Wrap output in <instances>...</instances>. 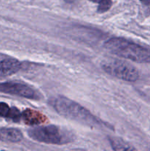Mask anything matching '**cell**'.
<instances>
[{"label": "cell", "mask_w": 150, "mask_h": 151, "mask_svg": "<svg viewBox=\"0 0 150 151\" xmlns=\"http://www.w3.org/2000/svg\"><path fill=\"white\" fill-rule=\"evenodd\" d=\"M21 118V114L20 111L16 107L10 108V112H9L7 119H11L12 121L15 122H18L20 121Z\"/></svg>", "instance_id": "cell-11"}, {"label": "cell", "mask_w": 150, "mask_h": 151, "mask_svg": "<svg viewBox=\"0 0 150 151\" xmlns=\"http://www.w3.org/2000/svg\"><path fill=\"white\" fill-rule=\"evenodd\" d=\"M112 54L137 63H150V50L121 38H112L104 43Z\"/></svg>", "instance_id": "cell-2"}, {"label": "cell", "mask_w": 150, "mask_h": 151, "mask_svg": "<svg viewBox=\"0 0 150 151\" xmlns=\"http://www.w3.org/2000/svg\"><path fill=\"white\" fill-rule=\"evenodd\" d=\"M0 92L19 96L26 99L39 100L41 94L26 84L19 82L0 83Z\"/></svg>", "instance_id": "cell-5"}, {"label": "cell", "mask_w": 150, "mask_h": 151, "mask_svg": "<svg viewBox=\"0 0 150 151\" xmlns=\"http://www.w3.org/2000/svg\"><path fill=\"white\" fill-rule=\"evenodd\" d=\"M51 107L62 116L82 122L90 126H104L103 121L96 117L81 105L63 96H56L49 100Z\"/></svg>", "instance_id": "cell-1"}, {"label": "cell", "mask_w": 150, "mask_h": 151, "mask_svg": "<svg viewBox=\"0 0 150 151\" xmlns=\"http://www.w3.org/2000/svg\"><path fill=\"white\" fill-rule=\"evenodd\" d=\"M109 141L112 146V148L114 150H135L134 147H131L126 144L121 139L117 137H109Z\"/></svg>", "instance_id": "cell-9"}, {"label": "cell", "mask_w": 150, "mask_h": 151, "mask_svg": "<svg viewBox=\"0 0 150 151\" xmlns=\"http://www.w3.org/2000/svg\"><path fill=\"white\" fill-rule=\"evenodd\" d=\"M103 70L109 75L125 81L135 82L139 78V73L134 66L119 60H110L101 65Z\"/></svg>", "instance_id": "cell-4"}, {"label": "cell", "mask_w": 150, "mask_h": 151, "mask_svg": "<svg viewBox=\"0 0 150 151\" xmlns=\"http://www.w3.org/2000/svg\"><path fill=\"white\" fill-rule=\"evenodd\" d=\"M21 118L24 123L28 125H38L47 121V117L40 111L27 109L21 114Z\"/></svg>", "instance_id": "cell-7"}, {"label": "cell", "mask_w": 150, "mask_h": 151, "mask_svg": "<svg viewBox=\"0 0 150 151\" xmlns=\"http://www.w3.org/2000/svg\"><path fill=\"white\" fill-rule=\"evenodd\" d=\"M140 1L145 5H150V0H140Z\"/></svg>", "instance_id": "cell-13"}, {"label": "cell", "mask_w": 150, "mask_h": 151, "mask_svg": "<svg viewBox=\"0 0 150 151\" xmlns=\"http://www.w3.org/2000/svg\"><path fill=\"white\" fill-rule=\"evenodd\" d=\"M65 1L66 2H73L75 0H65ZM88 1L98 4L97 12L99 13H104L108 11L113 4L112 0H88Z\"/></svg>", "instance_id": "cell-10"}, {"label": "cell", "mask_w": 150, "mask_h": 151, "mask_svg": "<svg viewBox=\"0 0 150 151\" xmlns=\"http://www.w3.org/2000/svg\"><path fill=\"white\" fill-rule=\"evenodd\" d=\"M27 133L32 139L46 144L61 145L74 141V136L71 131L57 125L35 127Z\"/></svg>", "instance_id": "cell-3"}, {"label": "cell", "mask_w": 150, "mask_h": 151, "mask_svg": "<svg viewBox=\"0 0 150 151\" xmlns=\"http://www.w3.org/2000/svg\"><path fill=\"white\" fill-rule=\"evenodd\" d=\"M22 64L17 59L8 58L0 61V76H9L19 72Z\"/></svg>", "instance_id": "cell-6"}, {"label": "cell", "mask_w": 150, "mask_h": 151, "mask_svg": "<svg viewBox=\"0 0 150 151\" xmlns=\"http://www.w3.org/2000/svg\"><path fill=\"white\" fill-rule=\"evenodd\" d=\"M10 108L6 103L0 102V117L7 118Z\"/></svg>", "instance_id": "cell-12"}, {"label": "cell", "mask_w": 150, "mask_h": 151, "mask_svg": "<svg viewBox=\"0 0 150 151\" xmlns=\"http://www.w3.org/2000/svg\"><path fill=\"white\" fill-rule=\"evenodd\" d=\"M22 138H23L22 133L16 128H0V141L4 142L17 143L21 141Z\"/></svg>", "instance_id": "cell-8"}]
</instances>
